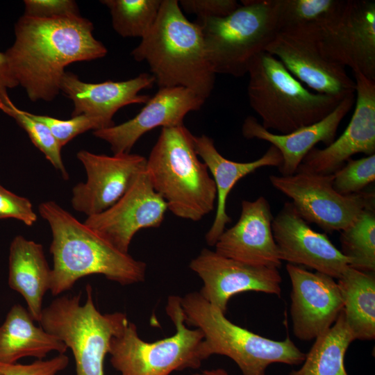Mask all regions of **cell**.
I'll list each match as a JSON object with an SVG mask.
<instances>
[{
    "label": "cell",
    "instance_id": "obj_1",
    "mask_svg": "<svg viewBox=\"0 0 375 375\" xmlns=\"http://www.w3.org/2000/svg\"><path fill=\"white\" fill-rule=\"evenodd\" d=\"M15 39L4 53L19 85L32 101L53 100L60 92L65 68L76 62L106 56L87 18L68 15L35 18L22 15L15 24Z\"/></svg>",
    "mask_w": 375,
    "mask_h": 375
},
{
    "label": "cell",
    "instance_id": "obj_2",
    "mask_svg": "<svg viewBox=\"0 0 375 375\" xmlns=\"http://www.w3.org/2000/svg\"><path fill=\"white\" fill-rule=\"evenodd\" d=\"M38 211L49 224L53 267L50 292L53 296L71 290L80 278L101 274L122 285L144 281L146 264L123 253L80 222L53 201L41 203Z\"/></svg>",
    "mask_w": 375,
    "mask_h": 375
},
{
    "label": "cell",
    "instance_id": "obj_3",
    "mask_svg": "<svg viewBox=\"0 0 375 375\" xmlns=\"http://www.w3.org/2000/svg\"><path fill=\"white\" fill-rule=\"evenodd\" d=\"M131 55L147 62L159 88L183 87L206 99L215 74L206 58L201 29L177 0H162L157 19Z\"/></svg>",
    "mask_w": 375,
    "mask_h": 375
},
{
    "label": "cell",
    "instance_id": "obj_4",
    "mask_svg": "<svg viewBox=\"0 0 375 375\" xmlns=\"http://www.w3.org/2000/svg\"><path fill=\"white\" fill-rule=\"evenodd\" d=\"M192 137L184 124L162 128L146 170L167 209L178 217L197 222L214 210L217 190Z\"/></svg>",
    "mask_w": 375,
    "mask_h": 375
},
{
    "label": "cell",
    "instance_id": "obj_5",
    "mask_svg": "<svg viewBox=\"0 0 375 375\" xmlns=\"http://www.w3.org/2000/svg\"><path fill=\"white\" fill-rule=\"evenodd\" d=\"M185 322L201 331L203 360L217 354L232 359L243 375H267L273 363L301 364L306 354L290 338L274 340L233 324L197 292L181 297Z\"/></svg>",
    "mask_w": 375,
    "mask_h": 375
},
{
    "label": "cell",
    "instance_id": "obj_6",
    "mask_svg": "<svg viewBox=\"0 0 375 375\" xmlns=\"http://www.w3.org/2000/svg\"><path fill=\"white\" fill-rule=\"evenodd\" d=\"M247 74L249 105L265 129L279 134L320 121L342 100L309 90L265 51L253 59Z\"/></svg>",
    "mask_w": 375,
    "mask_h": 375
},
{
    "label": "cell",
    "instance_id": "obj_7",
    "mask_svg": "<svg viewBox=\"0 0 375 375\" xmlns=\"http://www.w3.org/2000/svg\"><path fill=\"white\" fill-rule=\"evenodd\" d=\"M230 15L197 19L212 72L235 77L247 74L253 59L279 31L274 0H243Z\"/></svg>",
    "mask_w": 375,
    "mask_h": 375
},
{
    "label": "cell",
    "instance_id": "obj_8",
    "mask_svg": "<svg viewBox=\"0 0 375 375\" xmlns=\"http://www.w3.org/2000/svg\"><path fill=\"white\" fill-rule=\"evenodd\" d=\"M86 301L81 293L62 296L44 308L40 326L60 340L73 353L76 375H104V360L110 341L128 321L121 312L101 313L96 307L92 288H85Z\"/></svg>",
    "mask_w": 375,
    "mask_h": 375
},
{
    "label": "cell",
    "instance_id": "obj_9",
    "mask_svg": "<svg viewBox=\"0 0 375 375\" xmlns=\"http://www.w3.org/2000/svg\"><path fill=\"white\" fill-rule=\"evenodd\" d=\"M165 310L175 326L172 336L145 342L139 337L135 324L128 321L112 337L110 362L122 375H169L174 371L200 367L203 360L200 354L201 331L187 326L180 297L169 296Z\"/></svg>",
    "mask_w": 375,
    "mask_h": 375
},
{
    "label": "cell",
    "instance_id": "obj_10",
    "mask_svg": "<svg viewBox=\"0 0 375 375\" xmlns=\"http://www.w3.org/2000/svg\"><path fill=\"white\" fill-rule=\"evenodd\" d=\"M272 186L290 198L300 216L325 232L341 231L365 208L374 207V193L342 195L333 188V174L296 172L291 176L270 175Z\"/></svg>",
    "mask_w": 375,
    "mask_h": 375
},
{
    "label": "cell",
    "instance_id": "obj_11",
    "mask_svg": "<svg viewBox=\"0 0 375 375\" xmlns=\"http://www.w3.org/2000/svg\"><path fill=\"white\" fill-rule=\"evenodd\" d=\"M317 30L281 29L265 51L279 60L294 77L312 91L342 99L355 93V81L344 67L324 56L318 45Z\"/></svg>",
    "mask_w": 375,
    "mask_h": 375
},
{
    "label": "cell",
    "instance_id": "obj_12",
    "mask_svg": "<svg viewBox=\"0 0 375 375\" xmlns=\"http://www.w3.org/2000/svg\"><path fill=\"white\" fill-rule=\"evenodd\" d=\"M328 60L375 81V1L347 0L339 15L317 32Z\"/></svg>",
    "mask_w": 375,
    "mask_h": 375
},
{
    "label": "cell",
    "instance_id": "obj_13",
    "mask_svg": "<svg viewBox=\"0 0 375 375\" xmlns=\"http://www.w3.org/2000/svg\"><path fill=\"white\" fill-rule=\"evenodd\" d=\"M76 157L85 169L87 180L73 188L71 202L75 210L88 217L114 205L147 166L145 157L131 153L107 156L81 150Z\"/></svg>",
    "mask_w": 375,
    "mask_h": 375
},
{
    "label": "cell",
    "instance_id": "obj_14",
    "mask_svg": "<svg viewBox=\"0 0 375 375\" xmlns=\"http://www.w3.org/2000/svg\"><path fill=\"white\" fill-rule=\"evenodd\" d=\"M167 210L145 169L114 205L88 217L83 223L118 250L128 253L135 234L142 228L159 227Z\"/></svg>",
    "mask_w": 375,
    "mask_h": 375
},
{
    "label": "cell",
    "instance_id": "obj_15",
    "mask_svg": "<svg viewBox=\"0 0 375 375\" xmlns=\"http://www.w3.org/2000/svg\"><path fill=\"white\" fill-rule=\"evenodd\" d=\"M189 266L203 281L201 295L224 314L235 294L247 291L275 295L281 292L282 279L276 268L248 265L208 249H202Z\"/></svg>",
    "mask_w": 375,
    "mask_h": 375
},
{
    "label": "cell",
    "instance_id": "obj_16",
    "mask_svg": "<svg viewBox=\"0 0 375 375\" xmlns=\"http://www.w3.org/2000/svg\"><path fill=\"white\" fill-rule=\"evenodd\" d=\"M353 73L356 100L349 123L329 145L311 149L297 172L333 174L355 154H375V81Z\"/></svg>",
    "mask_w": 375,
    "mask_h": 375
},
{
    "label": "cell",
    "instance_id": "obj_17",
    "mask_svg": "<svg viewBox=\"0 0 375 375\" xmlns=\"http://www.w3.org/2000/svg\"><path fill=\"white\" fill-rule=\"evenodd\" d=\"M272 230L281 260L312 268L338 279L349 260L324 233L314 231L291 201L274 217Z\"/></svg>",
    "mask_w": 375,
    "mask_h": 375
},
{
    "label": "cell",
    "instance_id": "obj_18",
    "mask_svg": "<svg viewBox=\"0 0 375 375\" xmlns=\"http://www.w3.org/2000/svg\"><path fill=\"white\" fill-rule=\"evenodd\" d=\"M286 270L293 333L301 340H314L332 326L343 308L338 285L330 276L298 265L288 263Z\"/></svg>",
    "mask_w": 375,
    "mask_h": 375
},
{
    "label": "cell",
    "instance_id": "obj_19",
    "mask_svg": "<svg viewBox=\"0 0 375 375\" xmlns=\"http://www.w3.org/2000/svg\"><path fill=\"white\" fill-rule=\"evenodd\" d=\"M205 101L183 87L159 88L133 118L119 125L94 131L93 135L108 142L113 154L128 153L148 131L160 126L183 125L185 115L199 110Z\"/></svg>",
    "mask_w": 375,
    "mask_h": 375
},
{
    "label": "cell",
    "instance_id": "obj_20",
    "mask_svg": "<svg viewBox=\"0 0 375 375\" xmlns=\"http://www.w3.org/2000/svg\"><path fill=\"white\" fill-rule=\"evenodd\" d=\"M273 218L269 203L264 197L243 200L239 219L221 234L215 251L248 265L278 269L281 260L272 230Z\"/></svg>",
    "mask_w": 375,
    "mask_h": 375
},
{
    "label": "cell",
    "instance_id": "obj_21",
    "mask_svg": "<svg viewBox=\"0 0 375 375\" xmlns=\"http://www.w3.org/2000/svg\"><path fill=\"white\" fill-rule=\"evenodd\" d=\"M155 83L154 76L149 73H142L126 81L90 83L80 80L72 72H65L60 92L73 102L72 117L85 115L94 119L103 129L115 125L112 117L120 108L145 103L149 96L139 92L151 88Z\"/></svg>",
    "mask_w": 375,
    "mask_h": 375
},
{
    "label": "cell",
    "instance_id": "obj_22",
    "mask_svg": "<svg viewBox=\"0 0 375 375\" xmlns=\"http://www.w3.org/2000/svg\"><path fill=\"white\" fill-rule=\"evenodd\" d=\"M354 100V94L348 95L320 121L285 134L268 131L255 117L249 116L242 124V133L247 139L262 140L275 147L282 156L278 167L281 176H291L317 144L323 142L328 146L335 140L338 127Z\"/></svg>",
    "mask_w": 375,
    "mask_h": 375
},
{
    "label": "cell",
    "instance_id": "obj_23",
    "mask_svg": "<svg viewBox=\"0 0 375 375\" xmlns=\"http://www.w3.org/2000/svg\"><path fill=\"white\" fill-rule=\"evenodd\" d=\"M193 144L197 156L202 159L215 182L217 190L216 213L214 221L206 234V241L215 246L219 237L231 222L226 212L228 194L235 185L243 177L263 167H277L282 164L279 151L271 145L259 158L247 162L230 160L217 149L213 140L206 135H194Z\"/></svg>",
    "mask_w": 375,
    "mask_h": 375
},
{
    "label": "cell",
    "instance_id": "obj_24",
    "mask_svg": "<svg viewBox=\"0 0 375 375\" xmlns=\"http://www.w3.org/2000/svg\"><path fill=\"white\" fill-rule=\"evenodd\" d=\"M51 273L42 244L22 235L13 238L9 251L8 285L24 297L27 310L38 322L44 296L50 289Z\"/></svg>",
    "mask_w": 375,
    "mask_h": 375
},
{
    "label": "cell",
    "instance_id": "obj_25",
    "mask_svg": "<svg viewBox=\"0 0 375 375\" xmlns=\"http://www.w3.org/2000/svg\"><path fill=\"white\" fill-rule=\"evenodd\" d=\"M28 310L15 304L0 326V362L16 363L24 357L43 359L51 351L65 353L67 347L34 324Z\"/></svg>",
    "mask_w": 375,
    "mask_h": 375
},
{
    "label": "cell",
    "instance_id": "obj_26",
    "mask_svg": "<svg viewBox=\"0 0 375 375\" xmlns=\"http://www.w3.org/2000/svg\"><path fill=\"white\" fill-rule=\"evenodd\" d=\"M347 323L355 340L375 338V275L348 267L338 279Z\"/></svg>",
    "mask_w": 375,
    "mask_h": 375
},
{
    "label": "cell",
    "instance_id": "obj_27",
    "mask_svg": "<svg viewBox=\"0 0 375 375\" xmlns=\"http://www.w3.org/2000/svg\"><path fill=\"white\" fill-rule=\"evenodd\" d=\"M315 340L301 367L290 375H348L344 357L355 338L343 310L332 326Z\"/></svg>",
    "mask_w": 375,
    "mask_h": 375
},
{
    "label": "cell",
    "instance_id": "obj_28",
    "mask_svg": "<svg viewBox=\"0 0 375 375\" xmlns=\"http://www.w3.org/2000/svg\"><path fill=\"white\" fill-rule=\"evenodd\" d=\"M347 0H274L279 30L320 28L336 18Z\"/></svg>",
    "mask_w": 375,
    "mask_h": 375
},
{
    "label": "cell",
    "instance_id": "obj_29",
    "mask_svg": "<svg viewBox=\"0 0 375 375\" xmlns=\"http://www.w3.org/2000/svg\"><path fill=\"white\" fill-rule=\"evenodd\" d=\"M341 253L349 260V267L375 272L374 207L363 210L355 221L340 231Z\"/></svg>",
    "mask_w": 375,
    "mask_h": 375
},
{
    "label": "cell",
    "instance_id": "obj_30",
    "mask_svg": "<svg viewBox=\"0 0 375 375\" xmlns=\"http://www.w3.org/2000/svg\"><path fill=\"white\" fill-rule=\"evenodd\" d=\"M110 10L115 31L124 38H142L154 24L162 0H101Z\"/></svg>",
    "mask_w": 375,
    "mask_h": 375
},
{
    "label": "cell",
    "instance_id": "obj_31",
    "mask_svg": "<svg viewBox=\"0 0 375 375\" xmlns=\"http://www.w3.org/2000/svg\"><path fill=\"white\" fill-rule=\"evenodd\" d=\"M0 110L13 118L28 134L33 144L45 156L51 164L59 171L65 180L69 174L61 156L62 147L50 130L44 124L34 119L27 111L18 108L10 100L7 89L0 87Z\"/></svg>",
    "mask_w": 375,
    "mask_h": 375
},
{
    "label": "cell",
    "instance_id": "obj_32",
    "mask_svg": "<svg viewBox=\"0 0 375 375\" xmlns=\"http://www.w3.org/2000/svg\"><path fill=\"white\" fill-rule=\"evenodd\" d=\"M333 174V188L337 192L342 195L359 193L375 180V154L350 158Z\"/></svg>",
    "mask_w": 375,
    "mask_h": 375
},
{
    "label": "cell",
    "instance_id": "obj_33",
    "mask_svg": "<svg viewBox=\"0 0 375 375\" xmlns=\"http://www.w3.org/2000/svg\"><path fill=\"white\" fill-rule=\"evenodd\" d=\"M28 114L34 119L47 126L61 147L79 134L90 130L94 131L102 129L101 125L97 120L85 115L73 117L69 119H60L28 112Z\"/></svg>",
    "mask_w": 375,
    "mask_h": 375
},
{
    "label": "cell",
    "instance_id": "obj_34",
    "mask_svg": "<svg viewBox=\"0 0 375 375\" xmlns=\"http://www.w3.org/2000/svg\"><path fill=\"white\" fill-rule=\"evenodd\" d=\"M69 364V358L65 353H58L48 360L38 359L30 364H6L0 362L2 375H58Z\"/></svg>",
    "mask_w": 375,
    "mask_h": 375
},
{
    "label": "cell",
    "instance_id": "obj_35",
    "mask_svg": "<svg viewBox=\"0 0 375 375\" xmlns=\"http://www.w3.org/2000/svg\"><path fill=\"white\" fill-rule=\"evenodd\" d=\"M14 218L28 226L38 219L31 202L26 197L18 196L0 185V219Z\"/></svg>",
    "mask_w": 375,
    "mask_h": 375
},
{
    "label": "cell",
    "instance_id": "obj_36",
    "mask_svg": "<svg viewBox=\"0 0 375 375\" xmlns=\"http://www.w3.org/2000/svg\"><path fill=\"white\" fill-rule=\"evenodd\" d=\"M23 15L35 18H53L79 15L78 6L73 0H25Z\"/></svg>",
    "mask_w": 375,
    "mask_h": 375
},
{
    "label": "cell",
    "instance_id": "obj_37",
    "mask_svg": "<svg viewBox=\"0 0 375 375\" xmlns=\"http://www.w3.org/2000/svg\"><path fill=\"white\" fill-rule=\"evenodd\" d=\"M178 3L181 10L197 19L224 17L240 6L235 0H181Z\"/></svg>",
    "mask_w": 375,
    "mask_h": 375
},
{
    "label": "cell",
    "instance_id": "obj_38",
    "mask_svg": "<svg viewBox=\"0 0 375 375\" xmlns=\"http://www.w3.org/2000/svg\"><path fill=\"white\" fill-rule=\"evenodd\" d=\"M18 85L5 53L0 52V87L7 89L14 88Z\"/></svg>",
    "mask_w": 375,
    "mask_h": 375
},
{
    "label": "cell",
    "instance_id": "obj_39",
    "mask_svg": "<svg viewBox=\"0 0 375 375\" xmlns=\"http://www.w3.org/2000/svg\"><path fill=\"white\" fill-rule=\"evenodd\" d=\"M194 375H229V374L222 368H217L204 370Z\"/></svg>",
    "mask_w": 375,
    "mask_h": 375
},
{
    "label": "cell",
    "instance_id": "obj_40",
    "mask_svg": "<svg viewBox=\"0 0 375 375\" xmlns=\"http://www.w3.org/2000/svg\"><path fill=\"white\" fill-rule=\"evenodd\" d=\"M0 375H2V374H0Z\"/></svg>",
    "mask_w": 375,
    "mask_h": 375
}]
</instances>
